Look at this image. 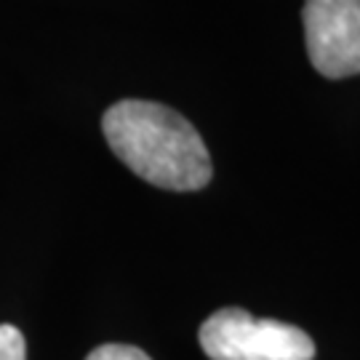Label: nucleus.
I'll list each match as a JSON object with an SVG mask.
<instances>
[{
  "mask_svg": "<svg viewBox=\"0 0 360 360\" xmlns=\"http://www.w3.org/2000/svg\"><path fill=\"white\" fill-rule=\"evenodd\" d=\"M27 345L16 326L0 323V360H25Z\"/></svg>",
  "mask_w": 360,
  "mask_h": 360,
  "instance_id": "nucleus-4",
  "label": "nucleus"
},
{
  "mask_svg": "<svg viewBox=\"0 0 360 360\" xmlns=\"http://www.w3.org/2000/svg\"><path fill=\"white\" fill-rule=\"evenodd\" d=\"M200 347L211 360H312L315 342L291 323L254 318L240 307H224L200 326Z\"/></svg>",
  "mask_w": 360,
  "mask_h": 360,
  "instance_id": "nucleus-2",
  "label": "nucleus"
},
{
  "mask_svg": "<svg viewBox=\"0 0 360 360\" xmlns=\"http://www.w3.org/2000/svg\"><path fill=\"white\" fill-rule=\"evenodd\" d=\"M86 360H153L144 349L134 345H99L91 349Z\"/></svg>",
  "mask_w": 360,
  "mask_h": 360,
  "instance_id": "nucleus-5",
  "label": "nucleus"
},
{
  "mask_svg": "<svg viewBox=\"0 0 360 360\" xmlns=\"http://www.w3.org/2000/svg\"><path fill=\"white\" fill-rule=\"evenodd\" d=\"M304 40L323 77L360 75V0H304Z\"/></svg>",
  "mask_w": 360,
  "mask_h": 360,
  "instance_id": "nucleus-3",
  "label": "nucleus"
},
{
  "mask_svg": "<svg viewBox=\"0 0 360 360\" xmlns=\"http://www.w3.org/2000/svg\"><path fill=\"white\" fill-rule=\"evenodd\" d=\"M104 139L126 166L160 190L193 193L211 176V155L193 123L166 104L123 99L102 117Z\"/></svg>",
  "mask_w": 360,
  "mask_h": 360,
  "instance_id": "nucleus-1",
  "label": "nucleus"
}]
</instances>
